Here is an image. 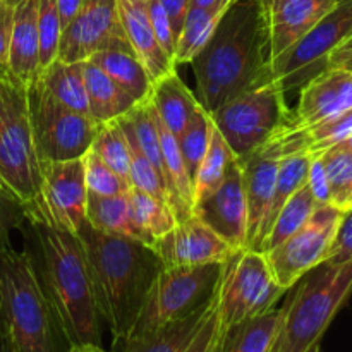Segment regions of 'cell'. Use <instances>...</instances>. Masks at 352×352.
Listing matches in <instances>:
<instances>
[{
  "mask_svg": "<svg viewBox=\"0 0 352 352\" xmlns=\"http://www.w3.org/2000/svg\"><path fill=\"white\" fill-rule=\"evenodd\" d=\"M278 160L265 151L256 150L241 162L243 167L244 196L248 208V244L246 250H258L261 227L270 210L274 195L275 179H277Z\"/></svg>",
  "mask_w": 352,
  "mask_h": 352,
  "instance_id": "obj_19",
  "label": "cell"
},
{
  "mask_svg": "<svg viewBox=\"0 0 352 352\" xmlns=\"http://www.w3.org/2000/svg\"><path fill=\"white\" fill-rule=\"evenodd\" d=\"M284 305L265 315L230 327L223 340L222 352H270L280 329Z\"/></svg>",
  "mask_w": 352,
  "mask_h": 352,
  "instance_id": "obj_26",
  "label": "cell"
},
{
  "mask_svg": "<svg viewBox=\"0 0 352 352\" xmlns=\"http://www.w3.org/2000/svg\"><path fill=\"white\" fill-rule=\"evenodd\" d=\"M284 302L280 329L270 352H309L352 294V261L309 270Z\"/></svg>",
  "mask_w": 352,
  "mask_h": 352,
  "instance_id": "obj_5",
  "label": "cell"
},
{
  "mask_svg": "<svg viewBox=\"0 0 352 352\" xmlns=\"http://www.w3.org/2000/svg\"><path fill=\"white\" fill-rule=\"evenodd\" d=\"M213 296H215V292H213ZM212 302L213 298L210 299L208 305L199 308L198 311L167 323L165 327L153 330V332L127 337L119 342H113V352H184L201 327V323L205 322L206 315L212 308Z\"/></svg>",
  "mask_w": 352,
  "mask_h": 352,
  "instance_id": "obj_22",
  "label": "cell"
},
{
  "mask_svg": "<svg viewBox=\"0 0 352 352\" xmlns=\"http://www.w3.org/2000/svg\"><path fill=\"white\" fill-rule=\"evenodd\" d=\"M122 131L124 134H126L127 143H129V151H131V165H129L131 186L140 189V191L155 196V198H158L160 201L167 203L168 205L167 189H165V182L164 179H162V175L158 174L157 168L151 165V162L144 157V153L140 150V146H138L134 138L129 134V131L124 129V127Z\"/></svg>",
  "mask_w": 352,
  "mask_h": 352,
  "instance_id": "obj_37",
  "label": "cell"
},
{
  "mask_svg": "<svg viewBox=\"0 0 352 352\" xmlns=\"http://www.w3.org/2000/svg\"><path fill=\"white\" fill-rule=\"evenodd\" d=\"M146 9H148V16H150V23H151V28H153L155 36H157L158 45H160L162 50H164L172 60H174L175 47H177V38H175L174 30H172L170 19H168L167 12H165L164 7L160 6L158 0H148Z\"/></svg>",
  "mask_w": 352,
  "mask_h": 352,
  "instance_id": "obj_42",
  "label": "cell"
},
{
  "mask_svg": "<svg viewBox=\"0 0 352 352\" xmlns=\"http://www.w3.org/2000/svg\"><path fill=\"white\" fill-rule=\"evenodd\" d=\"M93 64L98 65L107 76L113 79L120 88L126 89L131 96L141 102L146 100L151 91V79L133 52L107 50L98 52L89 57Z\"/></svg>",
  "mask_w": 352,
  "mask_h": 352,
  "instance_id": "obj_29",
  "label": "cell"
},
{
  "mask_svg": "<svg viewBox=\"0 0 352 352\" xmlns=\"http://www.w3.org/2000/svg\"><path fill=\"white\" fill-rule=\"evenodd\" d=\"M85 86L88 96V116L98 126L126 116L138 103L134 96L120 88L91 60H85Z\"/></svg>",
  "mask_w": 352,
  "mask_h": 352,
  "instance_id": "obj_24",
  "label": "cell"
},
{
  "mask_svg": "<svg viewBox=\"0 0 352 352\" xmlns=\"http://www.w3.org/2000/svg\"><path fill=\"white\" fill-rule=\"evenodd\" d=\"M316 206L318 205H316L311 191L305 184L299 191L294 192V196L280 210V213L275 219L274 226H272L270 232L267 234L265 241L261 243L260 253H267V251L274 250L278 244L284 243L285 239H289L296 230H299L305 226L306 220L311 217Z\"/></svg>",
  "mask_w": 352,
  "mask_h": 352,
  "instance_id": "obj_33",
  "label": "cell"
},
{
  "mask_svg": "<svg viewBox=\"0 0 352 352\" xmlns=\"http://www.w3.org/2000/svg\"><path fill=\"white\" fill-rule=\"evenodd\" d=\"M210 134H212V119H210V113L201 107L189 120L181 136L177 138L179 150H181L182 160H184L186 170H188L191 182L195 181L199 164L203 162L206 150H208Z\"/></svg>",
  "mask_w": 352,
  "mask_h": 352,
  "instance_id": "obj_35",
  "label": "cell"
},
{
  "mask_svg": "<svg viewBox=\"0 0 352 352\" xmlns=\"http://www.w3.org/2000/svg\"><path fill=\"white\" fill-rule=\"evenodd\" d=\"M342 213L333 205H318L301 229L277 248L263 253L282 289L291 291L309 270L327 260Z\"/></svg>",
  "mask_w": 352,
  "mask_h": 352,
  "instance_id": "obj_12",
  "label": "cell"
},
{
  "mask_svg": "<svg viewBox=\"0 0 352 352\" xmlns=\"http://www.w3.org/2000/svg\"><path fill=\"white\" fill-rule=\"evenodd\" d=\"M347 261H352V208L342 213L339 229L333 237L325 263L342 265Z\"/></svg>",
  "mask_w": 352,
  "mask_h": 352,
  "instance_id": "obj_43",
  "label": "cell"
},
{
  "mask_svg": "<svg viewBox=\"0 0 352 352\" xmlns=\"http://www.w3.org/2000/svg\"><path fill=\"white\" fill-rule=\"evenodd\" d=\"M306 186H308L309 191H311L316 205H332L329 179H327L325 167H323L322 155H311Z\"/></svg>",
  "mask_w": 352,
  "mask_h": 352,
  "instance_id": "obj_44",
  "label": "cell"
},
{
  "mask_svg": "<svg viewBox=\"0 0 352 352\" xmlns=\"http://www.w3.org/2000/svg\"><path fill=\"white\" fill-rule=\"evenodd\" d=\"M38 3L40 0H16L14 7L7 69L26 88H30L40 76Z\"/></svg>",
  "mask_w": 352,
  "mask_h": 352,
  "instance_id": "obj_20",
  "label": "cell"
},
{
  "mask_svg": "<svg viewBox=\"0 0 352 352\" xmlns=\"http://www.w3.org/2000/svg\"><path fill=\"white\" fill-rule=\"evenodd\" d=\"M351 36L352 0H339L337 6L298 43L268 60L265 81L278 85L284 93L301 88L305 82L327 69L330 54Z\"/></svg>",
  "mask_w": 352,
  "mask_h": 352,
  "instance_id": "obj_11",
  "label": "cell"
},
{
  "mask_svg": "<svg viewBox=\"0 0 352 352\" xmlns=\"http://www.w3.org/2000/svg\"><path fill=\"white\" fill-rule=\"evenodd\" d=\"M153 250L165 268L226 263L237 253L195 215L175 223L170 232L155 243Z\"/></svg>",
  "mask_w": 352,
  "mask_h": 352,
  "instance_id": "obj_16",
  "label": "cell"
},
{
  "mask_svg": "<svg viewBox=\"0 0 352 352\" xmlns=\"http://www.w3.org/2000/svg\"><path fill=\"white\" fill-rule=\"evenodd\" d=\"M320 155L329 179L332 205L344 212L352 191V151L336 144Z\"/></svg>",
  "mask_w": 352,
  "mask_h": 352,
  "instance_id": "obj_36",
  "label": "cell"
},
{
  "mask_svg": "<svg viewBox=\"0 0 352 352\" xmlns=\"http://www.w3.org/2000/svg\"><path fill=\"white\" fill-rule=\"evenodd\" d=\"M289 113L284 89L265 82L227 100L210 119L237 160H244L287 122Z\"/></svg>",
  "mask_w": 352,
  "mask_h": 352,
  "instance_id": "obj_8",
  "label": "cell"
},
{
  "mask_svg": "<svg viewBox=\"0 0 352 352\" xmlns=\"http://www.w3.org/2000/svg\"><path fill=\"white\" fill-rule=\"evenodd\" d=\"M327 67H339L352 71V47L351 48H336L327 60Z\"/></svg>",
  "mask_w": 352,
  "mask_h": 352,
  "instance_id": "obj_47",
  "label": "cell"
},
{
  "mask_svg": "<svg viewBox=\"0 0 352 352\" xmlns=\"http://www.w3.org/2000/svg\"><path fill=\"white\" fill-rule=\"evenodd\" d=\"M86 201L88 189L82 157L65 162H43L38 208L28 223H41L78 234L86 222Z\"/></svg>",
  "mask_w": 352,
  "mask_h": 352,
  "instance_id": "obj_13",
  "label": "cell"
},
{
  "mask_svg": "<svg viewBox=\"0 0 352 352\" xmlns=\"http://www.w3.org/2000/svg\"><path fill=\"white\" fill-rule=\"evenodd\" d=\"M268 58L263 0H236L189 64L199 105L212 113L239 93L265 85Z\"/></svg>",
  "mask_w": 352,
  "mask_h": 352,
  "instance_id": "obj_1",
  "label": "cell"
},
{
  "mask_svg": "<svg viewBox=\"0 0 352 352\" xmlns=\"http://www.w3.org/2000/svg\"><path fill=\"white\" fill-rule=\"evenodd\" d=\"M339 146H342V148H346V150L352 151V134H351L349 138H346V140H344L342 143H339Z\"/></svg>",
  "mask_w": 352,
  "mask_h": 352,
  "instance_id": "obj_52",
  "label": "cell"
},
{
  "mask_svg": "<svg viewBox=\"0 0 352 352\" xmlns=\"http://www.w3.org/2000/svg\"><path fill=\"white\" fill-rule=\"evenodd\" d=\"M0 332L16 352L67 351V340L28 251L0 250Z\"/></svg>",
  "mask_w": 352,
  "mask_h": 352,
  "instance_id": "obj_4",
  "label": "cell"
},
{
  "mask_svg": "<svg viewBox=\"0 0 352 352\" xmlns=\"http://www.w3.org/2000/svg\"><path fill=\"white\" fill-rule=\"evenodd\" d=\"M65 352H107L98 344H76V346H69Z\"/></svg>",
  "mask_w": 352,
  "mask_h": 352,
  "instance_id": "obj_50",
  "label": "cell"
},
{
  "mask_svg": "<svg viewBox=\"0 0 352 352\" xmlns=\"http://www.w3.org/2000/svg\"><path fill=\"white\" fill-rule=\"evenodd\" d=\"M309 162H311V155L308 153L287 155V157L278 160L277 179H275V188H274V195H272L270 210H268L267 219H265L263 227H261L260 244H258L256 251H260L261 243L265 241L267 234L270 232L275 219H277L280 210L285 206V203H287L289 199L294 196V192L299 191V189L306 184V181H308Z\"/></svg>",
  "mask_w": 352,
  "mask_h": 352,
  "instance_id": "obj_30",
  "label": "cell"
},
{
  "mask_svg": "<svg viewBox=\"0 0 352 352\" xmlns=\"http://www.w3.org/2000/svg\"><path fill=\"white\" fill-rule=\"evenodd\" d=\"M309 352H322V347H320V346H316L315 349H311V351H309Z\"/></svg>",
  "mask_w": 352,
  "mask_h": 352,
  "instance_id": "obj_55",
  "label": "cell"
},
{
  "mask_svg": "<svg viewBox=\"0 0 352 352\" xmlns=\"http://www.w3.org/2000/svg\"><path fill=\"white\" fill-rule=\"evenodd\" d=\"M107 50L133 52L120 23L117 0H82L78 14L62 30L57 58L85 62Z\"/></svg>",
  "mask_w": 352,
  "mask_h": 352,
  "instance_id": "obj_14",
  "label": "cell"
},
{
  "mask_svg": "<svg viewBox=\"0 0 352 352\" xmlns=\"http://www.w3.org/2000/svg\"><path fill=\"white\" fill-rule=\"evenodd\" d=\"M131 2H148V0H131Z\"/></svg>",
  "mask_w": 352,
  "mask_h": 352,
  "instance_id": "obj_56",
  "label": "cell"
},
{
  "mask_svg": "<svg viewBox=\"0 0 352 352\" xmlns=\"http://www.w3.org/2000/svg\"><path fill=\"white\" fill-rule=\"evenodd\" d=\"M82 162H85V182L88 192L100 196H117L127 195L133 188L129 181L107 167L91 150L82 155Z\"/></svg>",
  "mask_w": 352,
  "mask_h": 352,
  "instance_id": "obj_39",
  "label": "cell"
},
{
  "mask_svg": "<svg viewBox=\"0 0 352 352\" xmlns=\"http://www.w3.org/2000/svg\"><path fill=\"white\" fill-rule=\"evenodd\" d=\"M192 215L198 217L234 250H246L248 208L239 160H234L223 182L212 195L192 205Z\"/></svg>",
  "mask_w": 352,
  "mask_h": 352,
  "instance_id": "obj_15",
  "label": "cell"
},
{
  "mask_svg": "<svg viewBox=\"0 0 352 352\" xmlns=\"http://www.w3.org/2000/svg\"><path fill=\"white\" fill-rule=\"evenodd\" d=\"M227 330L229 329H226V327L220 323L219 313H217V289H215L212 308H210L205 322L201 323V327H199V330L196 332V336L192 337V340L189 342V346L186 347L184 352H222Z\"/></svg>",
  "mask_w": 352,
  "mask_h": 352,
  "instance_id": "obj_40",
  "label": "cell"
},
{
  "mask_svg": "<svg viewBox=\"0 0 352 352\" xmlns=\"http://www.w3.org/2000/svg\"><path fill=\"white\" fill-rule=\"evenodd\" d=\"M54 98L69 109L88 116V96L85 86V62L54 60L38 76Z\"/></svg>",
  "mask_w": 352,
  "mask_h": 352,
  "instance_id": "obj_25",
  "label": "cell"
},
{
  "mask_svg": "<svg viewBox=\"0 0 352 352\" xmlns=\"http://www.w3.org/2000/svg\"><path fill=\"white\" fill-rule=\"evenodd\" d=\"M337 2L339 0H263L268 26V60L298 43Z\"/></svg>",
  "mask_w": 352,
  "mask_h": 352,
  "instance_id": "obj_18",
  "label": "cell"
},
{
  "mask_svg": "<svg viewBox=\"0 0 352 352\" xmlns=\"http://www.w3.org/2000/svg\"><path fill=\"white\" fill-rule=\"evenodd\" d=\"M352 109V72L327 67L301 86L298 107L291 110L285 127L299 129L340 116Z\"/></svg>",
  "mask_w": 352,
  "mask_h": 352,
  "instance_id": "obj_17",
  "label": "cell"
},
{
  "mask_svg": "<svg viewBox=\"0 0 352 352\" xmlns=\"http://www.w3.org/2000/svg\"><path fill=\"white\" fill-rule=\"evenodd\" d=\"M127 198H129L131 219L146 246L153 248L155 243L170 232L177 223L170 206L155 196L131 188Z\"/></svg>",
  "mask_w": 352,
  "mask_h": 352,
  "instance_id": "obj_28",
  "label": "cell"
},
{
  "mask_svg": "<svg viewBox=\"0 0 352 352\" xmlns=\"http://www.w3.org/2000/svg\"><path fill=\"white\" fill-rule=\"evenodd\" d=\"M86 220L93 229L112 236L131 237L143 243L141 234L131 219L129 198L127 195L100 196L88 192L86 201Z\"/></svg>",
  "mask_w": 352,
  "mask_h": 352,
  "instance_id": "obj_27",
  "label": "cell"
},
{
  "mask_svg": "<svg viewBox=\"0 0 352 352\" xmlns=\"http://www.w3.org/2000/svg\"><path fill=\"white\" fill-rule=\"evenodd\" d=\"M119 17L122 23L124 33L131 45V50L138 60L146 69L153 85L157 79L175 71V64L158 45L157 36L151 28L148 16L146 2H131V0H117Z\"/></svg>",
  "mask_w": 352,
  "mask_h": 352,
  "instance_id": "obj_21",
  "label": "cell"
},
{
  "mask_svg": "<svg viewBox=\"0 0 352 352\" xmlns=\"http://www.w3.org/2000/svg\"><path fill=\"white\" fill-rule=\"evenodd\" d=\"M0 352H16L14 347L10 346V342L7 340V337L0 332Z\"/></svg>",
  "mask_w": 352,
  "mask_h": 352,
  "instance_id": "obj_51",
  "label": "cell"
},
{
  "mask_svg": "<svg viewBox=\"0 0 352 352\" xmlns=\"http://www.w3.org/2000/svg\"><path fill=\"white\" fill-rule=\"evenodd\" d=\"M164 10L167 12L168 19H170V26L174 30L175 38H179V33L182 30L188 10L191 7V0H158Z\"/></svg>",
  "mask_w": 352,
  "mask_h": 352,
  "instance_id": "obj_46",
  "label": "cell"
},
{
  "mask_svg": "<svg viewBox=\"0 0 352 352\" xmlns=\"http://www.w3.org/2000/svg\"><path fill=\"white\" fill-rule=\"evenodd\" d=\"M237 160L236 155L226 143L222 134L217 131L212 122V134H210V144L206 150L205 158L199 164L198 172L192 181V192H195V203L201 201L208 195H212L217 188L223 182L230 165Z\"/></svg>",
  "mask_w": 352,
  "mask_h": 352,
  "instance_id": "obj_32",
  "label": "cell"
},
{
  "mask_svg": "<svg viewBox=\"0 0 352 352\" xmlns=\"http://www.w3.org/2000/svg\"><path fill=\"white\" fill-rule=\"evenodd\" d=\"M349 208H352V191H351L349 199H347V205H346V210H349ZM346 210H344V212H346Z\"/></svg>",
  "mask_w": 352,
  "mask_h": 352,
  "instance_id": "obj_54",
  "label": "cell"
},
{
  "mask_svg": "<svg viewBox=\"0 0 352 352\" xmlns=\"http://www.w3.org/2000/svg\"><path fill=\"white\" fill-rule=\"evenodd\" d=\"M26 222V212L21 203L0 184V250L12 248L10 246V234L12 230L23 229Z\"/></svg>",
  "mask_w": 352,
  "mask_h": 352,
  "instance_id": "obj_41",
  "label": "cell"
},
{
  "mask_svg": "<svg viewBox=\"0 0 352 352\" xmlns=\"http://www.w3.org/2000/svg\"><path fill=\"white\" fill-rule=\"evenodd\" d=\"M0 184L21 203L30 222L40 199L41 164L31 133L28 88L7 67H0Z\"/></svg>",
  "mask_w": 352,
  "mask_h": 352,
  "instance_id": "obj_6",
  "label": "cell"
},
{
  "mask_svg": "<svg viewBox=\"0 0 352 352\" xmlns=\"http://www.w3.org/2000/svg\"><path fill=\"white\" fill-rule=\"evenodd\" d=\"M351 47H352V36H351V38H347V40L344 41V43L340 45L339 48H351Z\"/></svg>",
  "mask_w": 352,
  "mask_h": 352,
  "instance_id": "obj_53",
  "label": "cell"
},
{
  "mask_svg": "<svg viewBox=\"0 0 352 352\" xmlns=\"http://www.w3.org/2000/svg\"><path fill=\"white\" fill-rule=\"evenodd\" d=\"M351 72H352V71H351Z\"/></svg>",
  "mask_w": 352,
  "mask_h": 352,
  "instance_id": "obj_58",
  "label": "cell"
},
{
  "mask_svg": "<svg viewBox=\"0 0 352 352\" xmlns=\"http://www.w3.org/2000/svg\"><path fill=\"white\" fill-rule=\"evenodd\" d=\"M148 100L153 105L155 112L158 113L164 126L175 138L181 136L192 116L201 109L198 98L179 78L177 71L157 79L151 85Z\"/></svg>",
  "mask_w": 352,
  "mask_h": 352,
  "instance_id": "obj_23",
  "label": "cell"
},
{
  "mask_svg": "<svg viewBox=\"0 0 352 352\" xmlns=\"http://www.w3.org/2000/svg\"><path fill=\"white\" fill-rule=\"evenodd\" d=\"M40 248L41 287L57 316L69 346L98 344L102 316L98 313L85 250L76 234L30 223Z\"/></svg>",
  "mask_w": 352,
  "mask_h": 352,
  "instance_id": "obj_3",
  "label": "cell"
},
{
  "mask_svg": "<svg viewBox=\"0 0 352 352\" xmlns=\"http://www.w3.org/2000/svg\"><path fill=\"white\" fill-rule=\"evenodd\" d=\"M0 2H2V0H0Z\"/></svg>",
  "mask_w": 352,
  "mask_h": 352,
  "instance_id": "obj_57",
  "label": "cell"
},
{
  "mask_svg": "<svg viewBox=\"0 0 352 352\" xmlns=\"http://www.w3.org/2000/svg\"><path fill=\"white\" fill-rule=\"evenodd\" d=\"M38 34H40V72L58 57L62 23L57 0H40L38 3Z\"/></svg>",
  "mask_w": 352,
  "mask_h": 352,
  "instance_id": "obj_38",
  "label": "cell"
},
{
  "mask_svg": "<svg viewBox=\"0 0 352 352\" xmlns=\"http://www.w3.org/2000/svg\"><path fill=\"white\" fill-rule=\"evenodd\" d=\"M76 236L85 250L100 316L109 325L113 342H119L133 330L164 265L153 248L131 237L100 232L88 220Z\"/></svg>",
  "mask_w": 352,
  "mask_h": 352,
  "instance_id": "obj_2",
  "label": "cell"
},
{
  "mask_svg": "<svg viewBox=\"0 0 352 352\" xmlns=\"http://www.w3.org/2000/svg\"><path fill=\"white\" fill-rule=\"evenodd\" d=\"M289 291L275 280L267 258L253 250H241L223 263L217 284V313L226 329L256 318L275 308Z\"/></svg>",
  "mask_w": 352,
  "mask_h": 352,
  "instance_id": "obj_9",
  "label": "cell"
},
{
  "mask_svg": "<svg viewBox=\"0 0 352 352\" xmlns=\"http://www.w3.org/2000/svg\"><path fill=\"white\" fill-rule=\"evenodd\" d=\"M222 270L223 263L162 268L155 277L136 323L127 337L153 332L208 305Z\"/></svg>",
  "mask_w": 352,
  "mask_h": 352,
  "instance_id": "obj_7",
  "label": "cell"
},
{
  "mask_svg": "<svg viewBox=\"0 0 352 352\" xmlns=\"http://www.w3.org/2000/svg\"><path fill=\"white\" fill-rule=\"evenodd\" d=\"M28 103L40 164L81 158L91 148L98 124L54 98L40 79L28 88Z\"/></svg>",
  "mask_w": 352,
  "mask_h": 352,
  "instance_id": "obj_10",
  "label": "cell"
},
{
  "mask_svg": "<svg viewBox=\"0 0 352 352\" xmlns=\"http://www.w3.org/2000/svg\"><path fill=\"white\" fill-rule=\"evenodd\" d=\"M14 7H16V0L0 2V67H7V62H9Z\"/></svg>",
  "mask_w": 352,
  "mask_h": 352,
  "instance_id": "obj_45",
  "label": "cell"
},
{
  "mask_svg": "<svg viewBox=\"0 0 352 352\" xmlns=\"http://www.w3.org/2000/svg\"><path fill=\"white\" fill-rule=\"evenodd\" d=\"M82 6V0H57V7H58V16H60V23H62V30L67 26L69 23L72 21V17L78 14L79 7Z\"/></svg>",
  "mask_w": 352,
  "mask_h": 352,
  "instance_id": "obj_48",
  "label": "cell"
},
{
  "mask_svg": "<svg viewBox=\"0 0 352 352\" xmlns=\"http://www.w3.org/2000/svg\"><path fill=\"white\" fill-rule=\"evenodd\" d=\"M89 150H91L107 167H110L116 174H119L120 177L129 181V143H127V138L126 134H124L122 127H120L119 120H110V122L100 124Z\"/></svg>",
  "mask_w": 352,
  "mask_h": 352,
  "instance_id": "obj_34",
  "label": "cell"
},
{
  "mask_svg": "<svg viewBox=\"0 0 352 352\" xmlns=\"http://www.w3.org/2000/svg\"><path fill=\"white\" fill-rule=\"evenodd\" d=\"M236 0H191V7H199V9H220L234 3Z\"/></svg>",
  "mask_w": 352,
  "mask_h": 352,
  "instance_id": "obj_49",
  "label": "cell"
},
{
  "mask_svg": "<svg viewBox=\"0 0 352 352\" xmlns=\"http://www.w3.org/2000/svg\"><path fill=\"white\" fill-rule=\"evenodd\" d=\"M232 6V3H230ZM230 6L220 7V9H199V7H189L182 30L177 38V47L174 54L175 67L182 64H191L192 58L205 48L210 38L215 33L220 19L227 12Z\"/></svg>",
  "mask_w": 352,
  "mask_h": 352,
  "instance_id": "obj_31",
  "label": "cell"
}]
</instances>
